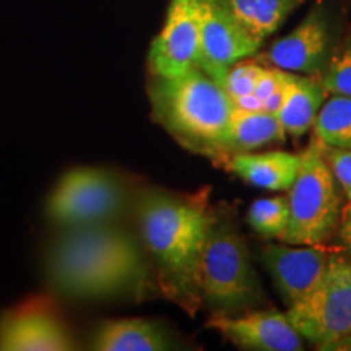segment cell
<instances>
[{"mask_svg": "<svg viewBox=\"0 0 351 351\" xmlns=\"http://www.w3.org/2000/svg\"><path fill=\"white\" fill-rule=\"evenodd\" d=\"M46 270L52 288L72 300L142 296L150 280L142 245L112 223L67 228L51 244Z\"/></svg>", "mask_w": 351, "mask_h": 351, "instance_id": "1", "label": "cell"}, {"mask_svg": "<svg viewBox=\"0 0 351 351\" xmlns=\"http://www.w3.org/2000/svg\"><path fill=\"white\" fill-rule=\"evenodd\" d=\"M135 218L163 291L187 313H197L202 254L215 221L207 202L148 189L135 200Z\"/></svg>", "mask_w": 351, "mask_h": 351, "instance_id": "2", "label": "cell"}, {"mask_svg": "<svg viewBox=\"0 0 351 351\" xmlns=\"http://www.w3.org/2000/svg\"><path fill=\"white\" fill-rule=\"evenodd\" d=\"M148 96L153 119L184 148L213 160L231 155L232 101L199 67L174 78L152 77Z\"/></svg>", "mask_w": 351, "mask_h": 351, "instance_id": "3", "label": "cell"}, {"mask_svg": "<svg viewBox=\"0 0 351 351\" xmlns=\"http://www.w3.org/2000/svg\"><path fill=\"white\" fill-rule=\"evenodd\" d=\"M200 298L215 314H236L263 301L244 239L230 223L217 217L202 254Z\"/></svg>", "mask_w": 351, "mask_h": 351, "instance_id": "4", "label": "cell"}, {"mask_svg": "<svg viewBox=\"0 0 351 351\" xmlns=\"http://www.w3.org/2000/svg\"><path fill=\"white\" fill-rule=\"evenodd\" d=\"M289 221L283 241L289 245L320 244L339 228L341 199L324 145L314 138L301 153V165L288 189Z\"/></svg>", "mask_w": 351, "mask_h": 351, "instance_id": "5", "label": "cell"}, {"mask_svg": "<svg viewBox=\"0 0 351 351\" xmlns=\"http://www.w3.org/2000/svg\"><path fill=\"white\" fill-rule=\"evenodd\" d=\"M125 202V186L116 173L103 168H73L52 189L46 213L64 230L101 225L119 217Z\"/></svg>", "mask_w": 351, "mask_h": 351, "instance_id": "6", "label": "cell"}, {"mask_svg": "<svg viewBox=\"0 0 351 351\" xmlns=\"http://www.w3.org/2000/svg\"><path fill=\"white\" fill-rule=\"evenodd\" d=\"M287 317L315 350L351 333V261L332 256L320 282L288 307Z\"/></svg>", "mask_w": 351, "mask_h": 351, "instance_id": "7", "label": "cell"}, {"mask_svg": "<svg viewBox=\"0 0 351 351\" xmlns=\"http://www.w3.org/2000/svg\"><path fill=\"white\" fill-rule=\"evenodd\" d=\"M263 41L251 34L221 0H200V38L197 67L223 86L228 70L261 49Z\"/></svg>", "mask_w": 351, "mask_h": 351, "instance_id": "8", "label": "cell"}, {"mask_svg": "<svg viewBox=\"0 0 351 351\" xmlns=\"http://www.w3.org/2000/svg\"><path fill=\"white\" fill-rule=\"evenodd\" d=\"M200 0H171L166 21L148 52L152 77L174 78L197 67Z\"/></svg>", "mask_w": 351, "mask_h": 351, "instance_id": "9", "label": "cell"}, {"mask_svg": "<svg viewBox=\"0 0 351 351\" xmlns=\"http://www.w3.org/2000/svg\"><path fill=\"white\" fill-rule=\"evenodd\" d=\"M77 345L51 302L32 300L0 317V351H69Z\"/></svg>", "mask_w": 351, "mask_h": 351, "instance_id": "10", "label": "cell"}, {"mask_svg": "<svg viewBox=\"0 0 351 351\" xmlns=\"http://www.w3.org/2000/svg\"><path fill=\"white\" fill-rule=\"evenodd\" d=\"M332 54L330 19L326 7L317 3L291 33L271 44L267 57L276 69L320 77L326 72Z\"/></svg>", "mask_w": 351, "mask_h": 351, "instance_id": "11", "label": "cell"}, {"mask_svg": "<svg viewBox=\"0 0 351 351\" xmlns=\"http://www.w3.org/2000/svg\"><path fill=\"white\" fill-rule=\"evenodd\" d=\"M332 254L319 244L289 247L269 244L262 251V262L276 291L288 307L309 295L326 274Z\"/></svg>", "mask_w": 351, "mask_h": 351, "instance_id": "12", "label": "cell"}, {"mask_svg": "<svg viewBox=\"0 0 351 351\" xmlns=\"http://www.w3.org/2000/svg\"><path fill=\"white\" fill-rule=\"evenodd\" d=\"M207 326L232 345L252 351H300L304 348L301 333L287 314L278 311H254L243 315L213 314Z\"/></svg>", "mask_w": 351, "mask_h": 351, "instance_id": "13", "label": "cell"}, {"mask_svg": "<svg viewBox=\"0 0 351 351\" xmlns=\"http://www.w3.org/2000/svg\"><path fill=\"white\" fill-rule=\"evenodd\" d=\"M301 165V153L271 150L263 153L241 152L228 158V168L236 178L252 187L271 192L288 191Z\"/></svg>", "mask_w": 351, "mask_h": 351, "instance_id": "14", "label": "cell"}, {"mask_svg": "<svg viewBox=\"0 0 351 351\" xmlns=\"http://www.w3.org/2000/svg\"><path fill=\"white\" fill-rule=\"evenodd\" d=\"M90 348L98 351H165L174 348L171 333L147 319L106 320L95 328Z\"/></svg>", "mask_w": 351, "mask_h": 351, "instance_id": "15", "label": "cell"}, {"mask_svg": "<svg viewBox=\"0 0 351 351\" xmlns=\"http://www.w3.org/2000/svg\"><path fill=\"white\" fill-rule=\"evenodd\" d=\"M328 91L319 75H300L295 73L289 83L282 108L276 112L287 135L302 137L314 125L320 106Z\"/></svg>", "mask_w": 351, "mask_h": 351, "instance_id": "16", "label": "cell"}, {"mask_svg": "<svg viewBox=\"0 0 351 351\" xmlns=\"http://www.w3.org/2000/svg\"><path fill=\"white\" fill-rule=\"evenodd\" d=\"M285 137H287V132L276 114L267 112L263 109L249 111V109L232 106L230 119L231 155L283 142Z\"/></svg>", "mask_w": 351, "mask_h": 351, "instance_id": "17", "label": "cell"}, {"mask_svg": "<svg viewBox=\"0 0 351 351\" xmlns=\"http://www.w3.org/2000/svg\"><path fill=\"white\" fill-rule=\"evenodd\" d=\"M241 25L265 41L306 0H221Z\"/></svg>", "mask_w": 351, "mask_h": 351, "instance_id": "18", "label": "cell"}, {"mask_svg": "<svg viewBox=\"0 0 351 351\" xmlns=\"http://www.w3.org/2000/svg\"><path fill=\"white\" fill-rule=\"evenodd\" d=\"M313 129L326 147L351 150V96L330 95L320 106Z\"/></svg>", "mask_w": 351, "mask_h": 351, "instance_id": "19", "label": "cell"}, {"mask_svg": "<svg viewBox=\"0 0 351 351\" xmlns=\"http://www.w3.org/2000/svg\"><path fill=\"white\" fill-rule=\"evenodd\" d=\"M288 197H263L254 200L249 207V226L263 238L282 239L288 228Z\"/></svg>", "mask_w": 351, "mask_h": 351, "instance_id": "20", "label": "cell"}, {"mask_svg": "<svg viewBox=\"0 0 351 351\" xmlns=\"http://www.w3.org/2000/svg\"><path fill=\"white\" fill-rule=\"evenodd\" d=\"M322 83L328 95L351 96V39L332 54Z\"/></svg>", "mask_w": 351, "mask_h": 351, "instance_id": "21", "label": "cell"}, {"mask_svg": "<svg viewBox=\"0 0 351 351\" xmlns=\"http://www.w3.org/2000/svg\"><path fill=\"white\" fill-rule=\"evenodd\" d=\"M262 65L254 62H244V60L232 65L228 70L225 82H223V88H225L230 99L236 101L243 98V96L254 95V88H256V82L258 75L262 73Z\"/></svg>", "mask_w": 351, "mask_h": 351, "instance_id": "22", "label": "cell"}, {"mask_svg": "<svg viewBox=\"0 0 351 351\" xmlns=\"http://www.w3.org/2000/svg\"><path fill=\"white\" fill-rule=\"evenodd\" d=\"M324 145V143H322ZM324 155L330 166L333 178L351 202V150L332 148L324 145Z\"/></svg>", "mask_w": 351, "mask_h": 351, "instance_id": "23", "label": "cell"}, {"mask_svg": "<svg viewBox=\"0 0 351 351\" xmlns=\"http://www.w3.org/2000/svg\"><path fill=\"white\" fill-rule=\"evenodd\" d=\"M339 236H340L341 244H343L345 251L348 252L351 257V202L343 210H341V217L339 223Z\"/></svg>", "mask_w": 351, "mask_h": 351, "instance_id": "24", "label": "cell"}, {"mask_svg": "<svg viewBox=\"0 0 351 351\" xmlns=\"http://www.w3.org/2000/svg\"><path fill=\"white\" fill-rule=\"evenodd\" d=\"M320 351H351V333L326 345Z\"/></svg>", "mask_w": 351, "mask_h": 351, "instance_id": "25", "label": "cell"}]
</instances>
